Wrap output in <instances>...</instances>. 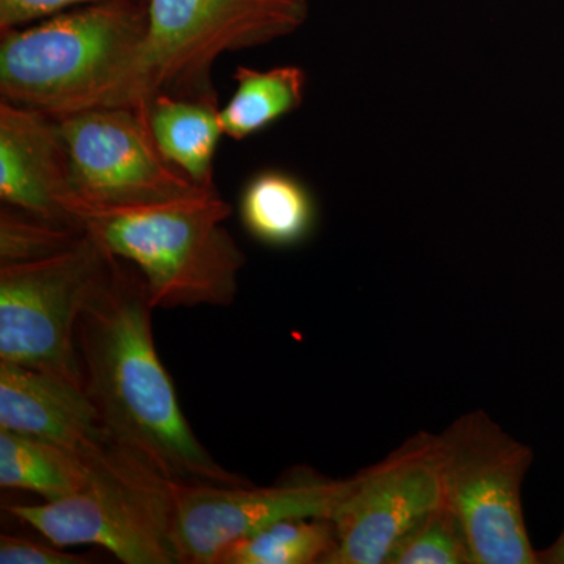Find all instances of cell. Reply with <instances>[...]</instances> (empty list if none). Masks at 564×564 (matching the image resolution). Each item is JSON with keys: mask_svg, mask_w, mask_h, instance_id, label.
I'll return each mask as SVG.
<instances>
[{"mask_svg": "<svg viewBox=\"0 0 564 564\" xmlns=\"http://www.w3.org/2000/svg\"><path fill=\"white\" fill-rule=\"evenodd\" d=\"M245 229L269 247L288 248L313 232L317 210L302 181L280 170H265L245 185L240 196Z\"/></svg>", "mask_w": 564, "mask_h": 564, "instance_id": "14", "label": "cell"}, {"mask_svg": "<svg viewBox=\"0 0 564 564\" xmlns=\"http://www.w3.org/2000/svg\"><path fill=\"white\" fill-rule=\"evenodd\" d=\"M236 93L220 109L223 133L243 140L302 107L306 74L299 66L259 70L239 66Z\"/></svg>", "mask_w": 564, "mask_h": 564, "instance_id": "16", "label": "cell"}, {"mask_svg": "<svg viewBox=\"0 0 564 564\" xmlns=\"http://www.w3.org/2000/svg\"><path fill=\"white\" fill-rule=\"evenodd\" d=\"M0 563L2 564H85L87 556L68 554L52 545L41 544L29 538L2 534L0 536Z\"/></svg>", "mask_w": 564, "mask_h": 564, "instance_id": "20", "label": "cell"}, {"mask_svg": "<svg viewBox=\"0 0 564 564\" xmlns=\"http://www.w3.org/2000/svg\"><path fill=\"white\" fill-rule=\"evenodd\" d=\"M69 170L57 122L0 102V199L54 221L77 223L65 209Z\"/></svg>", "mask_w": 564, "mask_h": 564, "instance_id": "12", "label": "cell"}, {"mask_svg": "<svg viewBox=\"0 0 564 564\" xmlns=\"http://www.w3.org/2000/svg\"><path fill=\"white\" fill-rule=\"evenodd\" d=\"M355 477L299 473L272 486L173 481V540L180 564H218L237 541L289 519H332Z\"/></svg>", "mask_w": 564, "mask_h": 564, "instance_id": "9", "label": "cell"}, {"mask_svg": "<svg viewBox=\"0 0 564 564\" xmlns=\"http://www.w3.org/2000/svg\"><path fill=\"white\" fill-rule=\"evenodd\" d=\"M54 120L68 159L65 209L73 218L82 209H139L218 192L166 161L147 115L133 107H93Z\"/></svg>", "mask_w": 564, "mask_h": 564, "instance_id": "6", "label": "cell"}, {"mask_svg": "<svg viewBox=\"0 0 564 564\" xmlns=\"http://www.w3.org/2000/svg\"><path fill=\"white\" fill-rule=\"evenodd\" d=\"M90 462L58 445L0 430V486L39 494L46 502L80 491Z\"/></svg>", "mask_w": 564, "mask_h": 564, "instance_id": "15", "label": "cell"}, {"mask_svg": "<svg viewBox=\"0 0 564 564\" xmlns=\"http://www.w3.org/2000/svg\"><path fill=\"white\" fill-rule=\"evenodd\" d=\"M159 151L202 187L215 188L214 158L223 133L218 99L159 95L147 109Z\"/></svg>", "mask_w": 564, "mask_h": 564, "instance_id": "13", "label": "cell"}, {"mask_svg": "<svg viewBox=\"0 0 564 564\" xmlns=\"http://www.w3.org/2000/svg\"><path fill=\"white\" fill-rule=\"evenodd\" d=\"M307 14V0H150L139 52L90 109L133 107L147 113L159 95L218 99L212 69L223 54L284 39Z\"/></svg>", "mask_w": 564, "mask_h": 564, "instance_id": "3", "label": "cell"}, {"mask_svg": "<svg viewBox=\"0 0 564 564\" xmlns=\"http://www.w3.org/2000/svg\"><path fill=\"white\" fill-rule=\"evenodd\" d=\"M147 282L111 254L76 325L84 388L111 437L170 481L252 485L215 462L182 413L152 337Z\"/></svg>", "mask_w": 564, "mask_h": 564, "instance_id": "1", "label": "cell"}, {"mask_svg": "<svg viewBox=\"0 0 564 564\" xmlns=\"http://www.w3.org/2000/svg\"><path fill=\"white\" fill-rule=\"evenodd\" d=\"M87 229L77 223L39 217L3 204L0 207V265L43 261L77 247Z\"/></svg>", "mask_w": 564, "mask_h": 564, "instance_id": "18", "label": "cell"}, {"mask_svg": "<svg viewBox=\"0 0 564 564\" xmlns=\"http://www.w3.org/2000/svg\"><path fill=\"white\" fill-rule=\"evenodd\" d=\"M107 0H0V32L46 20L73 7L91 6Z\"/></svg>", "mask_w": 564, "mask_h": 564, "instance_id": "21", "label": "cell"}, {"mask_svg": "<svg viewBox=\"0 0 564 564\" xmlns=\"http://www.w3.org/2000/svg\"><path fill=\"white\" fill-rule=\"evenodd\" d=\"M7 510L58 547L96 545L124 564H180L173 481L118 443L91 459L80 491Z\"/></svg>", "mask_w": 564, "mask_h": 564, "instance_id": "5", "label": "cell"}, {"mask_svg": "<svg viewBox=\"0 0 564 564\" xmlns=\"http://www.w3.org/2000/svg\"><path fill=\"white\" fill-rule=\"evenodd\" d=\"M110 256L87 232L62 254L0 265V362L84 386L76 325Z\"/></svg>", "mask_w": 564, "mask_h": 564, "instance_id": "8", "label": "cell"}, {"mask_svg": "<svg viewBox=\"0 0 564 564\" xmlns=\"http://www.w3.org/2000/svg\"><path fill=\"white\" fill-rule=\"evenodd\" d=\"M538 560H540V563L564 564V530L562 536L556 540V543L549 551L538 554Z\"/></svg>", "mask_w": 564, "mask_h": 564, "instance_id": "22", "label": "cell"}, {"mask_svg": "<svg viewBox=\"0 0 564 564\" xmlns=\"http://www.w3.org/2000/svg\"><path fill=\"white\" fill-rule=\"evenodd\" d=\"M0 430L39 437L91 462L117 441L84 386L0 362Z\"/></svg>", "mask_w": 564, "mask_h": 564, "instance_id": "11", "label": "cell"}, {"mask_svg": "<svg viewBox=\"0 0 564 564\" xmlns=\"http://www.w3.org/2000/svg\"><path fill=\"white\" fill-rule=\"evenodd\" d=\"M150 0H107L0 32L2 101L51 118L90 109L139 52Z\"/></svg>", "mask_w": 564, "mask_h": 564, "instance_id": "2", "label": "cell"}, {"mask_svg": "<svg viewBox=\"0 0 564 564\" xmlns=\"http://www.w3.org/2000/svg\"><path fill=\"white\" fill-rule=\"evenodd\" d=\"M473 563L458 519L447 505L422 519L389 555L388 564Z\"/></svg>", "mask_w": 564, "mask_h": 564, "instance_id": "19", "label": "cell"}, {"mask_svg": "<svg viewBox=\"0 0 564 564\" xmlns=\"http://www.w3.org/2000/svg\"><path fill=\"white\" fill-rule=\"evenodd\" d=\"M231 204L215 192L139 209H82L74 218L147 282L154 310L228 307L247 256L225 221Z\"/></svg>", "mask_w": 564, "mask_h": 564, "instance_id": "4", "label": "cell"}, {"mask_svg": "<svg viewBox=\"0 0 564 564\" xmlns=\"http://www.w3.org/2000/svg\"><path fill=\"white\" fill-rule=\"evenodd\" d=\"M444 503L440 436L417 434L356 475L332 518L336 544L323 564L388 563L395 545Z\"/></svg>", "mask_w": 564, "mask_h": 564, "instance_id": "10", "label": "cell"}, {"mask_svg": "<svg viewBox=\"0 0 564 564\" xmlns=\"http://www.w3.org/2000/svg\"><path fill=\"white\" fill-rule=\"evenodd\" d=\"M444 500L462 525L474 564H536L522 510L529 448L488 415H464L440 436Z\"/></svg>", "mask_w": 564, "mask_h": 564, "instance_id": "7", "label": "cell"}, {"mask_svg": "<svg viewBox=\"0 0 564 564\" xmlns=\"http://www.w3.org/2000/svg\"><path fill=\"white\" fill-rule=\"evenodd\" d=\"M334 544L332 519H289L237 541L218 564H323Z\"/></svg>", "mask_w": 564, "mask_h": 564, "instance_id": "17", "label": "cell"}]
</instances>
